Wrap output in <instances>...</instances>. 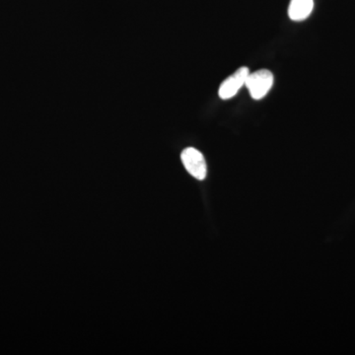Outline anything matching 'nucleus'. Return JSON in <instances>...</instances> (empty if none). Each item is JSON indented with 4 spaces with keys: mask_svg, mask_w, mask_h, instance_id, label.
Returning a JSON list of instances; mask_svg holds the SVG:
<instances>
[{
    "mask_svg": "<svg viewBox=\"0 0 355 355\" xmlns=\"http://www.w3.org/2000/svg\"><path fill=\"white\" fill-rule=\"evenodd\" d=\"M314 8V0H291L288 16L291 20L300 22L307 19Z\"/></svg>",
    "mask_w": 355,
    "mask_h": 355,
    "instance_id": "20e7f679",
    "label": "nucleus"
},
{
    "mask_svg": "<svg viewBox=\"0 0 355 355\" xmlns=\"http://www.w3.org/2000/svg\"><path fill=\"white\" fill-rule=\"evenodd\" d=\"M249 73V69L246 67H242L236 70L232 76H229L221 83L218 90L219 97L222 100H228L234 97L239 92L240 89L246 83V79Z\"/></svg>",
    "mask_w": 355,
    "mask_h": 355,
    "instance_id": "7ed1b4c3",
    "label": "nucleus"
},
{
    "mask_svg": "<svg viewBox=\"0 0 355 355\" xmlns=\"http://www.w3.org/2000/svg\"><path fill=\"white\" fill-rule=\"evenodd\" d=\"M182 162L186 168L187 171L190 173L191 176L196 179L202 181L207 178V166L205 159L200 151L198 149L189 147L184 149L181 154Z\"/></svg>",
    "mask_w": 355,
    "mask_h": 355,
    "instance_id": "f03ea898",
    "label": "nucleus"
},
{
    "mask_svg": "<svg viewBox=\"0 0 355 355\" xmlns=\"http://www.w3.org/2000/svg\"><path fill=\"white\" fill-rule=\"evenodd\" d=\"M273 85V74L270 70L261 69L251 73L246 79V86L250 95L254 100H261L272 89Z\"/></svg>",
    "mask_w": 355,
    "mask_h": 355,
    "instance_id": "f257e3e1",
    "label": "nucleus"
}]
</instances>
